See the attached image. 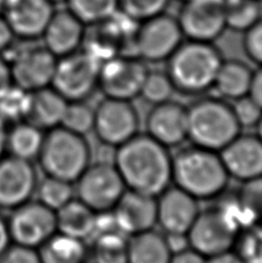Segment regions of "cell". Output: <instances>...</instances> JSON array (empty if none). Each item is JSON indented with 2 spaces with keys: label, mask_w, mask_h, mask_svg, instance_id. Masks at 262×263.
Here are the masks:
<instances>
[{
  "label": "cell",
  "mask_w": 262,
  "mask_h": 263,
  "mask_svg": "<svg viewBox=\"0 0 262 263\" xmlns=\"http://www.w3.org/2000/svg\"><path fill=\"white\" fill-rule=\"evenodd\" d=\"M7 124L0 119V158L6 150V138H7Z\"/></svg>",
  "instance_id": "cell-47"
},
{
  "label": "cell",
  "mask_w": 262,
  "mask_h": 263,
  "mask_svg": "<svg viewBox=\"0 0 262 263\" xmlns=\"http://www.w3.org/2000/svg\"><path fill=\"white\" fill-rule=\"evenodd\" d=\"M148 68L137 55H115L101 64L98 88L107 98L132 101L140 95Z\"/></svg>",
  "instance_id": "cell-11"
},
{
  "label": "cell",
  "mask_w": 262,
  "mask_h": 263,
  "mask_svg": "<svg viewBox=\"0 0 262 263\" xmlns=\"http://www.w3.org/2000/svg\"><path fill=\"white\" fill-rule=\"evenodd\" d=\"M11 245V238H9L7 222L0 216V254Z\"/></svg>",
  "instance_id": "cell-46"
},
{
  "label": "cell",
  "mask_w": 262,
  "mask_h": 263,
  "mask_svg": "<svg viewBox=\"0 0 262 263\" xmlns=\"http://www.w3.org/2000/svg\"><path fill=\"white\" fill-rule=\"evenodd\" d=\"M258 2H260V3H261V2H262V0H258Z\"/></svg>",
  "instance_id": "cell-53"
},
{
  "label": "cell",
  "mask_w": 262,
  "mask_h": 263,
  "mask_svg": "<svg viewBox=\"0 0 262 263\" xmlns=\"http://www.w3.org/2000/svg\"><path fill=\"white\" fill-rule=\"evenodd\" d=\"M52 4H57V3H62V2H66V0H50Z\"/></svg>",
  "instance_id": "cell-50"
},
{
  "label": "cell",
  "mask_w": 262,
  "mask_h": 263,
  "mask_svg": "<svg viewBox=\"0 0 262 263\" xmlns=\"http://www.w3.org/2000/svg\"><path fill=\"white\" fill-rule=\"evenodd\" d=\"M245 53L252 62L262 66V17L252 26L249 30L244 32V41H242Z\"/></svg>",
  "instance_id": "cell-38"
},
{
  "label": "cell",
  "mask_w": 262,
  "mask_h": 263,
  "mask_svg": "<svg viewBox=\"0 0 262 263\" xmlns=\"http://www.w3.org/2000/svg\"><path fill=\"white\" fill-rule=\"evenodd\" d=\"M180 2H182V3H186V2H190V0H180Z\"/></svg>",
  "instance_id": "cell-51"
},
{
  "label": "cell",
  "mask_w": 262,
  "mask_h": 263,
  "mask_svg": "<svg viewBox=\"0 0 262 263\" xmlns=\"http://www.w3.org/2000/svg\"><path fill=\"white\" fill-rule=\"evenodd\" d=\"M207 257L201 255L193 248H187L181 252L175 253L171 255L169 263H205Z\"/></svg>",
  "instance_id": "cell-41"
},
{
  "label": "cell",
  "mask_w": 262,
  "mask_h": 263,
  "mask_svg": "<svg viewBox=\"0 0 262 263\" xmlns=\"http://www.w3.org/2000/svg\"><path fill=\"white\" fill-rule=\"evenodd\" d=\"M101 64L86 50L58 58L50 87L67 102L86 101L98 88Z\"/></svg>",
  "instance_id": "cell-6"
},
{
  "label": "cell",
  "mask_w": 262,
  "mask_h": 263,
  "mask_svg": "<svg viewBox=\"0 0 262 263\" xmlns=\"http://www.w3.org/2000/svg\"><path fill=\"white\" fill-rule=\"evenodd\" d=\"M97 139L117 148L139 134V116L129 101L107 98L95 109L93 128Z\"/></svg>",
  "instance_id": "cell-12"
},
{
  "label": "cell",
  "mask_w": 262,
  "mask_h": 263,
  "mask_svg": "<svg viewBox=\"0 0 262 263\" xmlns=\"http://www.w3.org/2000/svg\"><path fill=\"white\" fill-rule=\"evenodd\" d=\"M240 132L231 105L219 98H202L187 107V139L196 147L219 153Z\"/></svg>",
  "instance_id": "cell-4"
},
{
  "label": "cell",
  "mask_w": 262,
  "mask_h": 263,
  "mask_svg": "<svg viewBox=\"0 0 262 263\" xmlns=\"http://www.w3.org/2000/svg\"><path fill=\"white\" fill-rule=\"evenodd\" d=\"M31 92L12 84L0 95V119L5 124H16L26 120L29 110Z\"/></svg>",
  "instance_id": "cell-32"
},
{
  "label": "cell",
  "mask_w": 262,
  "mask_h": 263,
  "mask_svg": "<svg viewBox=\"0 0 262 263\" xmlns=\"http://www.w3.org/2000/svg\"><path fill=\"white\" fill-rule=\"evenodd\" d=\"M44 135V132L35 125L26 120L20 121L7 130L6 150L11 156L32 162L39 158Z\"/></svg>",
  "instance_id": "cell-27"
},
{
  "label": "cell",
  "mask_w": 262,
  "mask_h": 263,
  "mask_svg": "<svg viewBox=\"0 0 262 263\" xmlns=\"http://www.w3.org/2000/svg\"><path fill=\"white\" fill-rule=\"evenodd\" d=\"M112 214L126 236L149 231L157 224L156 197L126 190Z\"/></svg>",
  "instance_id": "cell-19"
},
{
  "label": "cell",
  "mask_w": 262,
  "mask_h": 263,
  "mask_svg": "<svg viewBox=\"0 0 262 263\" xmlns=\"http://www.w3.org/2000/svg\"><path fill=\"white\" fill-rule=\"evenodd\" d=\"M97 213L79 199H74L55 211L57 232L87 241L95 231Z\"/></svg>",
  "instance_id": "cell-23"
},
{
  "label": "cell",
  "mask_w": 262,
  "mask_h": 263,
  "mask_svg": "<svg viewBox=\"0 0 262 263\" xmlns=\"http://www.w3.org/2000/svg\"><path fill=\"white\" fill-rule=\"evenodd\" d=\"M41 263H85L89 251L87 242L55 232L39 250Z\"/></svg>",
  "instance_id": "cell-24"
},
{
  "label": "cell",
  "mask_w": 262,
  "mask_h": 263,
  "mask_svg": "<svg viewBox=\"0 0 262 263\" xmlns=\"http://www.w3.org/2000/svg\"><path fill=\"white\" fill-rule=\"evenodd\" d=\"M4 4H5V0H0V12L4 9Z\"/></svg>",
  "instance_id": "cell-49"
},
{
  "label": "cell",
  "mask_w": 262,
  "mask_h": 263,
  "mask_svg": "<svg viewBox=\"0 0 262 263\" xmlns=\"http://www.w3.org/2000/svg\"><path fill=\"white\" fill-rule=\"evenodd\" d=\"M147 135L166 148L187 139V107L171 100L154 105L147 117Z\"/></svg>",
  "instance_id": "cell-20"
},
{
  "label": "cell",
  "mask_w": 262,
  "mask_h": 263,
  "mask_svg": "<svg viewBox=\"0 0 262 263\" xmlns=\"http://www.w3.org/2000/svg\"><path fill=\"white\" fill-rule=\"evenodd\" d=\"M11 241L34 250L57 232L55 211L40 201H28L13 209L7 222Z\"/></svg>",
  "instance_id": "cell-9"
},
{
  "label": "cell",
  "mask_w": 262,
  "mask_h": 263,
  "mask_svg": "<svg viewBox=\"0 0 262 263\" xmlns=\"http://www.w3.org/2000/svg\"><path fill=\"white\" fill-rule=\"evenodd\" d=\"M252 75L253 70L244 63L238 60L223 62L213 87L221 96L236 101L249 95Z\"/></svg>",
  "instance_id": "cell-26"
},
{
  "label": "cell",
  "mask_w": 262,
  "mask_h": 263,
  "mask_svg": "<svg viewBox=\"0 0 262 263\" xmlns=\"http://www.w3.org/2000/svg\"><path fill=\"white\" fill-rule=\"evenodd\" d=\"M223 63L213 43L187 41L167 59V75L176 90L198 95L213 88Z\"/></svg>",
  "instance_id": "cell-3"
},
{
  "label": "cell",
  "mask_w": 262,
  "mask_h": 263,
  "mask_svg": "<svg viewBox=\"0 0 262 263\" xmlns=\"http://www.w3.org/2000/svg\"><path fill=\"white\" fill-rule=\"evenodd\" d=\"M175 90L167 73L161 70H148L139 96L151 104L157 105L170 101Z\"/></svg>",
  "instance_id": "cell-33"
},
{
  "label": "cell",
  "mask_w": 262,
  "mask_h": 263,
  "mask_svg": "<svg viewBox=\"0 0 262 263\" xmlns=\"http://www.w3.org/2000/svg\"><path fill=\"white\" fill-rule=\"evenodd\" d=\"M68 102L54 90L46 87L32 91L26 121L42 130H50L62 125Z\"/></svg>",
  "instance_id": "cell-22"
},
{
  "label": "cell",
  "mask_w": 262,
  "mask_h": 263,
  "mask_svg": "<svg viewBox=\"0 0 262 263\" xmlns=\"http://www.w3.org/2000/svg\"><path fill=\"white\" fill-rule=\"evenodd\" d=\"M236 243L237 253L245 263H262V224L247 228Z\"/></svg>",
  "instance_id": "cell-36"
},
{
  "label": "cell",
  "mask_w": 262,
  "mask_h": 263,
  "mask_svg": "<svg viewBox=\"0 0 262 263\" xmlns=\"http://www.w3.org/2000/svg\"><path fill=\"white\" fill-rule=\"evenodd\" d=\"M114 165L128 191L157 197L172 184L169 148L147 134H137L117 147Z\"/></svg>",
  "instance_id": "cell-1"
},
{
  "label": "cell",
  "mask_w": 262,
  "mask_h": 263,
  "mask_svg": "<svg viewBox=\"0 0 262 263\" xmlns=\"http://www.w3.org/2000/svg\"><path fill=\"white\" fill-rule=\"evenodd\" d=\"M57 60L44 45L21 49L9 65L13 84L29 92L50 87Z\"/></svg>",
  "instance_id": "cell-14"
},
{
  "label": "cell",
  "mask_w": 262,
  "mask_h": 263,
  "mask_svg": "<svg viewBox=\"0 0 262 263\" xmlns=\"http://www.w3.org/2000/svg\"><path fill=\"white\" fill-rule=\"evenodd\" d=\"M85 27L68 9L54 11L42 34L44 46L57 58L76 52L83 45Z\"/></svg>",
  "instance_id": "cell-21"
},
{
  "label": "cell",
  "mask_w": 262,
  "mask_h": 263,
  "mask_svg": "<svg viewBox=\"0 0 262 263\" xmlns=\"http://www.w3.org/2000/svg\"><path fill=\"white\" fill-rule=\"evenodd\" d=\"M205 263H245V261L241 259L237 252H232V250H230L207 257Z\"/></svg>",
  "instance_id": "cell-43"
},
{
  "label": "cell",
  "mask_w": 262,
  "mask_h": 263,
  "mask_svg": "<svg viewBox=\"0 0 262 263\" xmlns=\"http://www.w3.org/2000/svg\"><path fill=\"white\" fill-rule=\"evenodd\" d=\"M90 157L85 136L58 126L45 133L37 159L46 176L74 184L90 165Z\"/></svg>",
  "instance_id": "cell-5"
},
{
  "label": "cell",
  "mask_w": 262,
  "mask_h": 263,
  "mask_svg": "<svg viewBox=\"0 0 262 263\" xmlns=\"http://www.w3.org/2000/svg\"><path fill=\"white\" fill-rule=\"evenodd\" d=\"M13 84L11 68L9 65L0 58V95L5 92Z\"/></svg>",
  "instance_id": "cell-44"
},
{
  "label": "cell",
  "mask_w": 262,
  "mask_h": 263,
  "mask_svg": "<svg viewBox=\"0 0 262 263\" xmlns=\"http://www.w3.org/2000/svg\"><path fill=\"white\" fill-rule=\"evenodd\" d=\"M170 0H118V11L129 20L142 22L164 13Z\"/></svg>",
  "instance_id": "cell-35"
},
{
  "label": "cell",
  "mask_w": 262,
  "mask_h": 263,
  "mask_svg": "<svg viewBox=\"0 0 262 263\" xmlns=\"http://www.w3.org/2000/svg\"><path fill=\"white\" fill-rule=\"evenodd\" d=\"M13 36L14 34L7 21L5 20V17L0 16V51L5 50L11 44Z\"/></svg>",
  "instance_id": "cell-45"
},
{
  "label": "cell",
  "mask_w": 262,
  "mask_h": 263,
  "mask_svg": "<svg viewBox=\"0 0 262 263\" xmlns=\"http://www.w3.org/2000/svg\"><path fill=\"white\" fill-rule=\"evenodd\" d=\"M238 229L222 209L200 211L187 232L190 247L204 257L232 250L238 238Z\"/></svg>",
  "instance_id": "cell-10"
},
{
  "label": "cell",
  "mask_w": 262,
  "mask_h": 263,
  "mask_svg": "<svg viewBox=\"0 0 262 263\" xmlns=\"http://www.w3.org/2000/svg\"><path fill=\"white\" fill-rule=\"evenodd\" d=\"M3 11L14 35L37 39L42 37L54 8L50 0H5Z\"/></svg>",
  "instance_id": "cell-17"
},
{
  "label": "cell",
  "mask_w": 262,
  "mask_h": 263,
  "mask_svg": "<svg viewBox=\"0 0 262 263\" xmlns=\"http://www.w3.org/2000/svg\"><path fill=\"white\" fill-rule=\"evenodd\" d=\"M157 224L164 233L190 231L200 213L198 200L178 187H167L156 197Z\"/></svg>",
  "instance_id": "cell-18"
},
{
  "label": "cell",
  "mask_w": 262,
  "mask_h": 263,
  "mask_svg": "<svg viewBox=\"0 0 262 263\" xmlns=\"http://www.w3.org/2000/svg\"><path fill=\"white\" fill-rule=\"evenodd\" d=\"M93 118L95 110L86 104L85 101L68 102L60 126L73 133L85 136L93 128Z\"/></svg>",
  "instance_id": "cell-34"
},
{
  "label": "cell",
  "mask_w": 262,
  "mask_h": 263,
  "mask_svg": "<svg viewBox=\"0 0 262 263\" xmlns=\"http://www.w3.org/2000/svg\"><path fill=\"white\" fill-rule=\"evenodd\" d=\"M222 2H224V3H227V2H229V0H222Z\"/></svg>",
  "instance_id": "cell-52"
},
{
  "label": "cell",
  "mask_w": 262,
  "mask_h": 263,
  "mask_svg": "<svg viewBox=\"0 0 262 263\" xmlns=\"http://www.w3.org/2000/svg\"><path fill=\"white\" fill-rule=\"evenodd\" d=\"M76 182L77 199L97 214L112 211L126 191L114 164L103 162L90 163Z\"/></svg>",
  "instance_id": "cell-8"
},
{
  "label": "cell",
  "mask_w": 262,
  "mask_h": 263,
  "mask_svg": "<svg viewBox=\"0 0 262 263\" xmlns=\"http://www.w3.org/2000/svg\"><path fill=\"white\" fill-rule=\"evenodd\" d=\"M171 255L164 233L154 229L128 239V263H169Z\"/></svg>",
  "instance_id": "cell-25"
},
{
  "label": "cell",
  "mask_w": 262,
  "mask_h": 263,
  "mask_svg": "<svg viewBox=\"0 0 262 263\" xmlns=\"http://www.w3.org/2000/svg\"><path fill=\"white\" fill-rule=\"evenodd\" d=\"M224 4L227 28L231 30L245 32L262 17L258 0H229Z\"/></svg>",
  "instance_id": "cell-30"
},
{
  "label": "cell",
  "mask_w": 262,
  "mask_h": 263,
  "mask_svg": "<svg viewBox=\"0 0 262 263\" xmlns=\"http://www.w3.org/2000/svg\"><path fill=\"white\" fill-rule=\"evenodd\" d=\"M229 179L217 152L191 145L172 156V184L196 200L222 194Z\"/></svg>",
  "instance_id": "cell-2"
},
{
  "label": "cell",
  "mask_w": 262,
  "mask_h": 263,
  "mask_svg": "<svg viewBox=\"0 0 262 263\" xmlns=\"http://www.w3.org/2000/svg\"><path fill=\"white\" fill-rule=\"evenodd\" d=\"M218 154L230 178L244 182L262 180V141L255 134L240 133Z\"/></svg>",
  "instance_id": "cell-16"
},
{
  "label": "cell",
  "mask_w": 262,
  "mask_h": 263,
  "mask_svg": "<svg viewBox=\"0 0 262 263\" xmlns=\"http://www.w3.org/2000/svg\"><path fill=\"white\" fill-rule=\"evenodd\" d=\"M189 41L213 43L227 29L226 4L222 0H190L177 17Z\"/></svg>",
  "instance_id": "cell-13"
},
{
  "label": "cell",
  "mask_w": 262,
  "mask_h": 263,
  "mask_svg": "<svg viewBox=\"0 0 262 263\" xmlns=\"http://www.w3.org/2000/svg\"><path fill=\"white\" fill-rule=\"evenodd\" d=\"M0 263H41V260L37 250L14 243L0 254Z\"/></svg>",
  "instance_id": "cell-39"
},
{
  "label": "cell",
  "mask_w": 262,
  "mask_h": 263,
  "mask_svg": "<svg viewBox=\"0 0 262 263\" xmlns=\"http://www.w3.org/2000/svg\"><path fill=\"white\" fill-rule=\"evenodd\" d=\"M67 9L85 26L104 22L118 13V0H66Z\"/></svg>",
  "instance_id": "cell-29"
},
{
  "label": "cell",
  "mask_w": 262,
  "mask_h": 263,
  "mask_svg": "<svg viewBox=\"0 0 262 263\" xmlns=\"http://www.w3.org/2000/svg\"><path fill=\"white\" fill-rule=\"evenodd\" d=\"M35 194L39 197L37 201L51 210L57 211L74 199L76 190L72 182L46 176L43 180L39 181Z\"/></svg>",
  "instance_id": "cell-31"
},
{
  "label": "cell",
  "mask_w": 262,
  "mask_h": 263,
  "mask_svg": "<svg viewBox=\"0 0 262 263\" xmlns=\"http://www.w3.org/2000/svg\"><path fill=\"white\" fill-rule=\"evenodd\" d=\"M139 23L132 40L137 57L143 62L167 60L182 43L184 36L177 18L165 13Z\"/></svg>",
  "instance_id": "cell-7"
},
{
  "label": "cell",
  "mask_w": 262,
  "mask_h": 263,
  "mask_svg": "<svg viewBox=\"0 0 262 263\" xmlns=\"http://www.w3.org/2000/svg\"><path fill=\"white\" fill-rule=\"evenodd\" d=\"M128 239L123 232H105L90 239L93 263H128Z\"/></svg>",
  "instance_id": "cell-28"
},
{
  "label": "cell",
  "mask_w": 262,
  "mask_h": 263,
  "mask_svg": "<svg viewBox=\"0 0 262 263\" xmlns=\"http://www.w3.org/2000/svg\"><path fill=\"white\" fill-rule=\"evenodd\" d=\"M249 96L262 109V66L252 75Z\"/></svg>",
  "instance_id": "cell-42"
},
{
  "label": "cell",
  "mask_w": 262,
  "mask_h": 263,
  "mask_svg": "<svg viewBox=\"0 0 262 263\" xmlns=\"http://www.w3.org/2000/svg\"><path fill=\"white\" fill-rule=\"evenodd\" d=\"M233 102L231 107L240 128H255L262 117L261 107L249 95Z\"/></svg>",
  "instance_id": "cell-37"
},
{
  "label": "cell",
  "mask_w": 262,
  "mask_h": 263,
  "mask_svg": "<svg viewBox=\"0 0 262 263\" xmlns=\"http://www.w3.org/2000/svg\"><path fill=\"white\" fill-rule=\"evenodd\" d=\"M167 247L171 252V254L181 252L190 248V241L187 234L184 233H164Z\"/></svg>",
  "instance_id": "cell-40"
},
{
  "label": "cell",
  "mask_w": 262,
  "mask_h": 263,
  "mask_svg": "<svg viewBox=\"0 0 262 263\" xmlns=\"http://www.w3.org/2000/svg\"><path fill=\"white\" fill-rule=\"evenodd\" d=\"M37 173L31 162L14 156L0 158V208L13 210L36 193Z\"/></svg>",
  "instance_id": "cell-15"
},
{
  "label": "cell",
  "mask_w": 262,
  "mask_h": 263,
  "mask_svg": "<svg viewBox=\"0 0 262 263\" xmlns=\"http://www.w3.org/2000/svg\"><path fill=\"white\" fill-rule=\"evenodd\" d=\"M255 129H256V136H258V138L262 141V117H261V119L259 120V123H258V125L255 126Z\"/></svg>",
  "instance_id": "cell-48"
}]
</instances>
